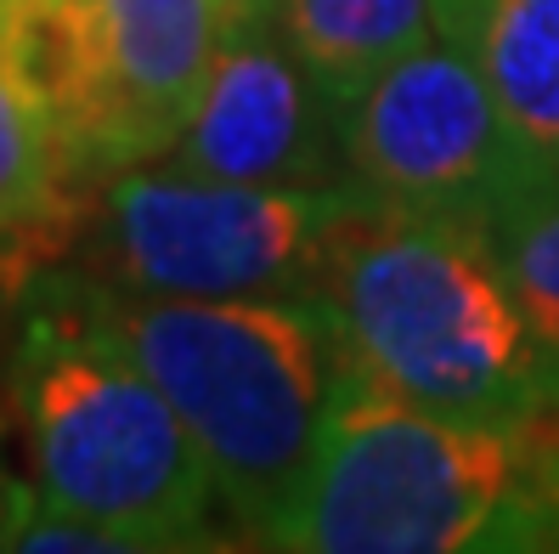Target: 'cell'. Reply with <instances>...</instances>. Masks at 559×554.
Returning a JSON list of instances; mask_svg holds the SVG:
<instances>
[{"instance_id": "obj_1", "label": "cell", "mask_w": 559, "mask_h": 554, "mask_svg": "<svg viewBox=\"0 0 559 554\" xmlns=\"http://www.w3.org/2000/svg\"><path fill=\"white\" fill-rule=\"evenodd\" d=\"M254 549L475 554L559 549V413L464 425L356 374L317 459Z\"/></svg>"}, {"instance_id": "obj_2", "label": "cell", "mask_w": 559, "mask_h": 554, "mask_svg": "<svg viewBox=\"0 0 559 554\" xmlns=\"http://www.w3.org/2000/svg\"><path fill=\"white\" fill-rule=\"evenodd\" d=\"M12 419L51 509L124 532L142 554L221 549V493L176 402L91 311L85 272H40L17 306Z\"/></svg>"}, {"instance_id": "obj_3", "label": "cell", "mask_w": 559, "mask_h": 554, "mask_svg": "<svg viewBox=\"0 0 559 554\" xmlns=\"http://www.w3.org/2000/svg\"><path fill=\"white\" fill-rule=\"evenodd\" d=\"M91 311L199 436L221 509L254 543L300 493L361 363L328 300H158L85 272Z\"/></svg>"}, {"instance_id": "obj_4", "label": "cell", "mask_w": 559, "mask_h": 554, "mask_svg": "<svg viewBox=\"0 0 559 554\" xmlns=\"http://www.w3.org/2000/svg\"><path fill=\"white\" fill-rule=\"evenodd\" d=\"M384 390L464 425H532L559 413V356L532 329L475 221L373 204L322 295Z\"/></svg>"}, {"instance_id": "obj_5", "label": "cell", "mask_w": 559, "mask_h": 554, "mask_svg": "<svg viewBox=\"0 0 559 554\" xmlns=\"http://www.w3.org/2000/svg\"><path fill=\"white\" fill-rule=\"evenodd\" d=\"M373 204L361 181L254 187L130 165L91 199L85 272L158 300H317Z\"/></svg>"}, {"instance_id": "obj_6", "label": "cell", "mask_w": 559, "mask_h": 554, "mask_svg": "<svg viewBox=\"0 0 559 554\" xmlns=\"http://www.w3.org/2000/svg\"><path fill=\"white\" fill-rule=\"evenodd\" d=\"M345 153L379 204L475 226L537 165L480 62L452 35L402 57L345 108Z\"/></svg>"}, {"instance_id": "obj_7", "label": "cell", "mask_w": 559, "mask_h": 554, "mask_svg": "<svg viewBox=\"0 0 559 554\" xmlns=\"http://www.w3.org/2000/svg\"><path fill=\"white\" fill-rule=\"evenodd\" d=\"M170 165L204 181L334 187L356 181L345 153V108L288 51L272 23H238L210 62Z\"/></svg>"}, {"instance_id": "obj_8", "label": "cell", "mask_w": 559, "mask_h": 554, "mask_svg": "<svg viewBox=\"0 0 559 554\" xmlns=\"http://www.w3.org/2000/svg\"><path fill=\"white\" fill-rule=\"evenodd\" d=\"M0 69L46 119L85 192L130 170L96 0H0Z\"/></svg>"}, {"instance_id": "obj_9", "label": "cell", "mask_w": 559, "mask_h": 554, "mask_svg": "<svg viewBox=\"0 0 559 554\" xmlns=\"http://www.w3.org/2000/svg\"><path fill=\"white\" fill-rule=\"evenodd\" d=\"M130 165L170 158L210 62L238 28L233 0H96Z\"/></svg>"}, {"instance_id": "obj_10", "label": "cell", "mask_w": 559, "mask_h": 554, "mask_svg": "<svg viewBox=\"0 0 559 554\" xmlns=\"http://www.w3.org/2000/svg\"><path fill=\"white\" fill-rule=\"evenodd\" d=\"M277 35L311 80L350 108L402 57L447 35V0H283Z\"/></svg>"}, {"instance_id": "obj_11", "label": "cell", "mask_w": 559, "mask_h": 554, "mask_svg": "<svg viewBox=\"0 0 559 554\" xmlns=\"http://www.w3.org/2000/svg\"><path fill=\"white\" fill-rule=\"evenodd\" d=\"M464 46L532 158H559V0H447Z\"/></svg>"}, {"instance_id": "obj_12", "label": "cell", "mask_w": 559, "mask_h": 554, "mask_svg": "<svg viewBox=\"0 0 559 554\" xmlns=\"http://www.w3.org/2000/svg\"><path fill=\"white\" fill-rule=\"evenodd\" d=\"M91 199L96 192L74 181L46 119L0 69V244L46 272L85 238Z\"/></svg>"}, {"instance_id": "obj_13", "label": "cell", "mask_w": 559, "mask_h": 554, "mask_svg": "<svg viewBox=\"0 0 559 554\" xmlns=\"http://www.w3.org/2000/svg\"><path fill=\"white\" fill-rule=\"evenodd\" d=\"M480 233L498 255L503 278L514 283L532 329L559 356V158H537L486 210Z\"/></svg>"}, {"instance_id": "obj_14", "label": "cell", "mask_w": 559, "mask_h": 554, "mask_svg": "<svg viewBox=\"0 0 559 554\" xmlns=\"http://www.w3.org/2000/svg\"><path fill=\"white\" fill-rule=\"evenodd\" d=\"M0 436H7V413H0ZM35 509H40V493L7 464V452H0V549L23 543V527H28Z\"/></svg>"}, {"instance_id": "obj_15", "label": "cell", "mask_w": 559, "mask_h": 554, "mask_svg": "<svg viewBox=\"0 0 559 554\" xmlns=\"http://www.w3.org/2000/svg\"><path fill=\"white\" fill-rule=\"evenodd\" d=\"M35 278H40V267H35V260L0 244V306L23 300V295H28V283H35Z\"/></svg>"}, {"instance_id": "obj_16", "label": "cell", "mask_w": 559, "mask_h": 554, "mask_svg": "<svg viewBox=\"0 0 559 554\" xmlns=\"http://www.w3.org/2000/svg\"><path fill=\"white\" fill-rule=\"evenodd\" d=\"M233 7H238V23H277L283 0H233Z\"/></svg>"}]
</instances>
